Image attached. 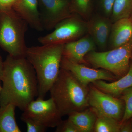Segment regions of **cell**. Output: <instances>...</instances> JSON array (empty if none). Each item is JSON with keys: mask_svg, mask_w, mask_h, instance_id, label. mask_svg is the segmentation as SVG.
Wrapping results in <instances>:
<instances>
[{"mask_svg": "<svg viewBox=\"0 0 132 132\" xmlns=\"http://www.w3.org/2000/svg\"><path fill=\"white\" fill-rule=\"evenodd\" d=\"M0 106L14 105L24 111L38 97V82L34 69L26 57L8 55L4 61Z\"/></svg>", "mask_w": 132, "mask_h": 132, "instance_id": "cell-1", "label": "cell"}, {"mask_svg": "<svg viewBox=\"0 0 132 132\" xmlns=\"http://www.w3.org/2000/svg\"><path fill=\"white\" fill-rule=\"evenodd\" d=\"M64 44L27 47L26 57L34 69L38 82L37 98L44 99L60 72Z\"/></svg>", "mask_w": 132, "mask_h": 132, "instance_id": "cell-2", "label": "cell"}, {"mask_svg": "<svg viewBox=\"0 0 132 132\" xmlns=\"http://www.w3.org/2000/svg\"><path fill=\"white\" fill-rule=\"evenodd\" d=\"M88 87L81 84L70 71L61 68L49 92L62 117L90 107Z\"/></svg>", "mask_w": 132, "mask_h": 132, "instance_id": "cell-3", "label": "cell"}, {"mask_svg": "<svg viewBox=\"0 0 132 132\" xmlns=\"http://www.w3.org/2000/svg\"><path fill=\"white\" fill-rule=\"evenodd\" d=\"M28 25L13 9L0 11V47L13 57H26Z\"/></svg>", "mask_w": 132, "mask_h": 132, "instance_id": "cell-4", "label": "cell"}, {"mask_svg": "<svg viewBox=\"0 0 132 132\" xmlns=\"http://www.w3.org/2000/svg\"><path fill=\"white\" fill-rule=\"evenodd\" d=\"M132 57V39L126 44L108 51L89 52L85 60L93 68L104 69L118 77L128 72Z\"/></svg>", "mask_w": 132, "mask_h": 132, "instance_id": "cell-5", "label": "cell"}, {"mask_svg": "<svg viewBox=\"0 0 132 132\" xmlns=\"http://www.w3.org/2000/svg\"><path fill=\"white\" fill-rule=\"evenodd\" d=\"M79 15L73 13L55 27L52 32L38 39L42 45L65 44L76 40L87 32V23Z\"/></svg>", "mask_w": 132, "mask_h": 132, "instance_id": "cell-6", "label": "cell"}, {"mask_svg": "<svg viewBox=\"0 0 132 132\" xmlns=\"http://www.w3.org/2000/svg\"><path fill=\"white\" fill-rule=\"evenodd\" d=\"M88 103L98 116H103L113 118L120 121L124 114V101L106 93L93 85L89 87Z\"/></svg>", "mask_w": 132, "mask_h": 132, "instance_id": "cell-7", "label": "cell"}, {"mask_svg": "<svg viewBox=\"0 0 132 132\" xmlns=\"http://www.w3.org/2000/svg\"><path fill=\"white\" fill-rule=\"evenodd\" d=\"M21 116L32 119L47 128L57 127L62 121V117L51 98L34 100Z\"/></svg>", "mask_w": 132, "mask_h": 132, "instance_id": "cell-8", "label": "cell"}, {"mask_svg": "<svg viewBox=\"0 0 132 132\" xmlns=\"http://www.w3.org/2000/svg\"><path fill=\"white\" fill-rule=\"evenodd\" d=\"M40 18L44 30L50 31L73 13L71 0H38Z\"/></svg>", "mask_w": 132, "mask_h": 132, "instance_id": "cell-9", "label": "cell"}, {"mask_svg": "<svg viewBox=\"0 0 132 132\" xmlns=\"http://www.w3.org/2000/svg\"><path fill=\"white\" fill-rule=\"evenodd\" d=\"M61 68L70 71L82 85L88 86V85L99 80L114 81L118 77L104 69L92 68L84 64H78L62 57Z\"/></svg>", "mask_w": 132, "mask_h": 132, "instance_id": "cell-10", "label": "cell"}, {"mask_svg": "<svg viewBox=\"0 0 132 132\" xmlns=\"http://www.w3.org/2000/svg\"><path fill=\"white\" fill-rule=\"evenodd\" d=\"M96 45L90 35L64 44L63 57L78 64L87 65L86 55L95 50Z\"/></svg>", "mask_w": 132, "mask_h": 132, "instance_id": "cell-11", "label": "cell"}, {"mask_svg": "<svg viewBox=\"0 0 132 132\" xmlns=\"http://www.w3.org/2000/svg\"><path fill=\"white\" fill-rule=\"evenodd\" d=\"M87 32L94 41L96 46L105 50L108 46L112 22L104 15H95L87 22Z\"/></svg>", "mask_w": 132, "mask_h": 132, "instance_id": "cell-12", "label": "cell"}, {"mask_svg": "<svg viewBox=\"0 0 132 132\" xmlns=\"http://www.w3.org/2000/svg\"><path fill=\"white\" fill-rule=\"evenodd\" d=\"M13 9L32 28L38 31L44 30L41 23L38 0H16Z\"/></svg>", "mask_w": 132, "mask_h": 132, "instance_id": "cell-13", "label": "cell"}, {"mask_svg": "<svg viewBox=\"0 0 132 132\" xmlns=\"http://www.w3.org/2000/svg\"><path fill=\"white\" fill-rule=\"evenodd\" d=\"M132 39V21L130 18L119 19L113 23L108 46L112 49L126 44Z\"/></svg>", "mask_w": 132, "mask_h": 132, "instance_id": "cell-14", "label": "cell"}, {"mask_svg": "<svg viewBox=\"0 0 132 132\" xmlns=\"http://www.w3.org/2000/svg\"><path fill=\"white\" fill-rule=\"evenodd\" d=\"M92 83L99 90L113 97L121 96L125 90L132 86V64L127 73L119 79L109 82L99 80Z\"/></svg>", "mask_w": 132, "mask_h": 132, "instance_id": "cell-15", "label": "cell"}, {"mask_svg": "<svg viewBox=\"0 0 132 132\" xmlns=\"http://www.w3.org/2000/svg\"><path fill=\"white\" fill-rule=\"evenodd\" d=\"M68 119L72 123L79 132L94 131L98 116L89 107L82 111H78L68 116Z\"/></svg>", "mask_w": 132, "mask_h": 132, "instance_id": "cell-16", "label": "cell"}, {"mask_svg": "<svg viewBox=\"0 0 132 132\" xmlns=\"http://www.w3.org/2000/svg\"><path fill=\"white\" fill-rule=\"evenodd\" d=\"M16 107L12 104L0 106V132H21L15 118Z\"/></svg>", "mask_w": 132, "mask_h": 132, "instance_id": "cell-17", "label": "cell"}, {"mask_svg": "<svg viewBox=\"0 0 132 132\" xmlns=\"http://www.w3.org/2000/svg\"><path fill=\"white\" fill-rule=\"evenodd\" d=\"M132 12V0H115L111 20L112 23L119 19L129 18Z\"/></svg>", "mask_w": 132, "mask_h": 132, "instance_id": "cell-18", "label": "cell"}, {"mask_svg": "<svg viewBox=\"0 0 132 132\" xmlns=\"http://www.w3.org/2000/svg\"><path fill=\"white\" fill-rule=\"evenodd\" d=\"M122 125L113 118L106 116H98L95 124L94 132H119Z\"/></svg>", "mask_w": 132, "mask_h": 132, "instance_id": "cell-19", "label": "cell"}, {"mask_svg": "<svg viewBox=\"0 0 132 132\" xmlns=\"http://www.w3.org/2000/svg\"><path fill=\"white\" fill-rule=\"evenodd\" d=\"M71 8L73 13L88 18L92 12V0H71Z\"/></svg>", "mask_w": 132, "mask_h": 132, "instance_id": "cell-20", "label": "cell"}, {"mask_svg": "<svg viewBox=\"0 0 132 132\" xmlns=\"http://www.w3.org/2000/svg\"><path fill=\"white\" fill-rule=\"evenodd\" d=\"M125 104V111L120 121L121 125L132 118V86L125 90L121 95Z\"/></svg>", "mask_w": 132, "mask_h": 132, "instance_id": "cell-21", "label": "cell"}, {"mask_svg": "<svg viewBox=\"0 0 132 132\" xmlns=\"http://www.w3.org/2000/svg\"><path fill=\"white\" fill-rule=\"evenodd\" d=\"M21 120L27 126V132H45L47 128L30 118L21 116Z\"/></svg>", "mask_w": 132, "mask_h": 132, "instance_id": "cell-22", "label": "cell"}, {"mask_svg": "<svg viewBox=\"0 0 132 132\" xmlns=\"http://www.w3.org/2000/svg\"><path fill=\"white\" fill-rule=\"evenodd\" d=\"M56 127V132H79L77 128L68 119L62 120Z\"/></svg>", "mask_w": 132, "mask_h": 132, "instance_id": "cell-23", "label": "cell"}, {"mask_svg": "<svg viewBox=\"0 0 132 132\" xmlns=\"http://www.w3.org/2000/svg\"><path fill=\"white\" fill-rule=\"evenodd\" d=\"M114 1L115 0H101V7L104 15V16L108 18L111 17Z\"/></svg>", "mask_w": 132, "mask_h": 132, "instance_id": "cell-24", "label": "cell"}, {"mask_svg": "<svg viewBox=\"0 0 132 132\" xmlns=\"http://www.w3.org/2000/svg\"><path fill=\"white\" fill-rule=\"evenodd\" d=\"M16 0H0V11L13 9Z\"/></svg>", "mask_w": 132, "mask_h": 132, "instance_id": "cell-25", "label": "cell"}, {"mask_svg": "<svg viewBox=\"0 0 132 132\" xmlns=\"http://www.w3.org/2000/svg\"><path fill=\"white\" fill-rule=\"evenodd\" d=\"M128 121L122 125L120 132H131V122H129Z\"/></svg>", "mask_w": 132, "mask_h": 132, "instance_id": "cell-26", "label": "cell"}, {"mask_svg": "<svg viewBox=\"0 0 132 132\" xmlns=\"http://www.w3.org/2000/svg\"><path fill=\"white\" fill-rule=\"evenodd\" d=\"M3 64L4 61H3L2 58L0 55V80H1L2 78L3 70Z\"/></svg>", "mask_w": 132, "mask_h": 132, "instance_id": "cell-27", "label": "cell"}, {"mask_svg": "<svg viewBox=\"0 0 132 132\" xmlns=\"http://www.w3.org/2000/svg\"><path fill=\"white\" fill-rule=\"evenodd\" d=\"M1 81V80H0ZM2 86H1V84H0V93H1V92L2 90Z\"/></svg>", "mask_w": 132, "mask_h": 132, "instance_id": "cell-28", "label": "cell"}, {"mask_svg": "<svg viewBox=\"0 0 132 132\" xmlns=\"http://www.w3.org/2000/svg\"><path fill=\"white\" fill-rule=\"evenodd\" d=\"M129 18H130V19H131V20L132 21V12L131 13V15H130V17H129Z\"/></svg>", "mask_w": 132, "mask_h": 132, "instance_id": "cell-29", "label": "cell"}, {"mask_svg": "<svg viewBox=\"0 0 132 132\" xmlns=\"http://www.w3.org/2000/svg\"><path fill=\"white\" fill-rule=\"evenodd\" d=\"M131 132H132V122H131Z\"/></svg>", "mask_w": 132, "mask_h": 132, "instance_id": "cell-30", "label": "cell"}, {"mask_svg": "<svg viewBox=\"0 0 132 132\" xmlns=\"http://www.w3.org/2000/svg\"><path fill=\"white\" fill-rule=\"evenodd\" d=\"M131 59H132V58H131Z\"/></svg>", "mask_w": 132, "mask_h": 132, "instance_id": "cell-31", "label": "cell"}]
</instances>
